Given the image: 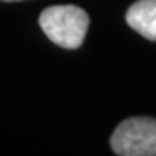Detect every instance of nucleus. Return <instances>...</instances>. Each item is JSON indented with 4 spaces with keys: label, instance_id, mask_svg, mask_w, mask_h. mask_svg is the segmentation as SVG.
Returning <instances> with one entry per match:
<instances>
[{
    "label": "nucleus",
    "instance_id": "obj_1",
    "mask_svg": "<svg viewBox=\"0 0 156 156\" xmlns=\"http://www.w3.org/2000/svg\"><path fill=\"white\" fill-rule=\"evenodd\" d=\"M40 28L62 49H78L89 30V16L76 5L47 7L38 17Z\"/></svg>",
    "mask_w": 156,
    "mask_h": 156
},
{
    "label": "nucleus",
    "instance_id": "obj_3",
    "mask_svg": "<svg viewBox=\"0 0 156 156\" xmlns=\"http://www.w3.org/2000/svg\"><path fill=\"white\" fill-rule=\"evenodd\" d=\"M127 24L147 40H156V0H139L125 14Z\"/></svg>",
    "mask_w": 156,
    "mask_h": 156
},
{
    "label": "nucleus",
    "instance_id": "obj_4",
    "mask_svg": "<svg viewBox=\"0 0 156 156\" xmlns=\"http://www.w3.org/2000/svg\"><path fill=\"white\" fill-rule=\"evenodd\" d=\"M5 2H12V0H5Z\"/></svg>",
    "mask_w": 156,
    "mask_h": 156
},
{
    "label": "nucleus",
    "instance_id": "obj_2",
    "mask_svg": "<svg viewBox=\"0 0 156 156\" xmlns=\"http://www.w3.org/2000/svg\"><path fill=\"white\" fill-rule=\"evenodd\" d=\"M111 147L120 156H156V118L123 120L111 135Z\"/></svg>",
    "mask_w": 156,
    "mask_h": 156
}]
</instances>
